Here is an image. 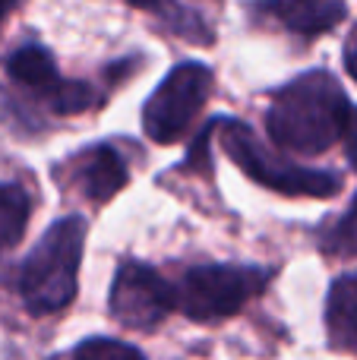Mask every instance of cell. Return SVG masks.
I'll return each mask as SVG.
<instances>
[{
  "mask_svg": "<svg viewBox=\"0 0 357 360\" xmlns=\"http://www.w3.org/2000/svg\"><path fill=\"white\" fill-rule=\"evenodd\" d=\"M351 111L339 79L326 70H313L278 89L266 114V127L272 143L282 149L320 155L345 139Z\"/></svg>",
  "mask_w": 357,
  "mask_h": 360,
  "instance_id": "6da1fadb",
  "label": "cell"
},
{
  "mask_svg": "<svg viewBox=\"0 0 357 360\" xmlns=\"http://www.w3.org/2000/svg\"><path fill=\"white\" fill-rule=\"evenodd\" d=\"M82 247H86V221L79 215L54 221L32 247L16 278L19 297L32 316L60 313L73 304L79 291Z\"/></svg>",
  "mask_w": 357,
  "mask_h": 360,
  "instance_id": "7a4b0ae2",
  "label": "cell"
},
{
  "mask_svg": "<svg viewBox=\"0 0 357 360\" xmlns=\"http://www.w3.org/2000/svg\"><path fill=\"white\" fill-rule=\"evenodd\" d=\"M221 146H225L228 158L238 165L250 180H257L266 190H275L282 196H313L326 199L342 190V177L332 171H313L301 168V165L288 162L282 155H272L259 136L240 120H228L221 127Z\"/></svg>",
  "mask_w": 357,
  "mask_h": 360,
  "instance_id": "3957f363",
  "label": "cell"
},
{
  "mask_svg": "<svg viewBox=\"0 0 357 360\" xmlns=\"http://www.w3.org/2000/svg\"><path fill=\"white\" fill-rule=\"evenodd\" d=\"M269 278L272 272L259 266H228V262L193 266L174 285L177 310L193 323H212V319L234 316L257 294H263Z\"/></svg>",
  "mask_w": 357,
  "mask_h": 360,
  "instance_id": "277c9868",
  "label": "cell"
},
{
  "mask_svg": "<svg viewBox=\"0 0 357 360\" xmlns=\"http://www.w3.org/2000/svg\"><path fill=\"white\" fill-rule=\"evenodd\" d=\"M212 70L202 63H177L143 108L145 136L158 146L177 143L196 120V114L206 108L209 95H212Z\"/></svg>",
  "mask_w": 357,
  "mask_h": 360,
  "instance_id": "5b68a950",
  "label": "cell"
},
{
  "mask_svg": "<svg viewBox=\"0 0 357 360\" xmlns=\"http://www.w3.org/2000/svg\"><path fill=\"white\" fill-rule=\"evenodd\" d=\"M108 307H111V316L120 326L149 332L171 310H177V294H174V285L168 278H162L152 266L124 262L117 269V275H114Z\"/></svg>",
  "mask_w": 357,
  "mask_h": 360,
  "instance_id": "8992f818",
  "label": "cell"
},
{
  "mask_svg": "<svg viewBox=\"0 0 357 360\" xmlns=\"http://www.w3.org/2000/svg\"><path fill=\"white\" fill-rule=\"evenodd\" d=\"M63 177L89 202H111L126 186L130 171H126L117 149H111V146H89L86 152L70 158Z\"/></svg>",
  "mask_w": 357,
  "mask_h": 360,
  "instance_id": "52a82bcc",
  "label": "cell"
},
{
  "mask_svg": "<svg viewBox=\"0 0 357 360\" xmlns=\"http://www.w3.org/2000/svg\"><path fill=\"white\" fill-rule=\"evenodd\" d=\"M253 13L275 19L297 35H320L335 29L348 10L342 0H257Z\"/></svg>",
  "mask_w": 357,
  "mask_h": 360,
  "instance_id": "ba28073f",
  "label": "cell"
},
{
  "mask_svg": "<svg viewBox=\"0 0 357 360\" xmlns=\"http://www.w3.org/2000/svg\"><path fill=\"white\" fill-rule=\"evenodd\" d=\"M6 73H10L13 82H19L22 89L35 92L41 101H48L51 111H54L57 98L67 89V79L57 73L54 57L44 48H38V44H22V48L13 51L6 57Z\"/></svg>",
  "mask_w": 357,
  "mask_h": 360,
  "instance_id": "9c48e42d",
  "label": "cell"
},
{
  "mask_svg": "<svg viewBox=\"0 0 357 360\" xmlns=\"http://www.w3.org/2000/svg\"><path fill=\"white\" fill-rule=\"evenodd\" d=\"M326 329L332 348L357 357V272L335 278L326 300Z\"/></svg>",
  "mask_w": 357,
  "mask_h": 360,
  "instance_id": "30bf717a",
  "label": "cell"
},
{
  "mask_svg": "<svg viewBox=\"0 0 357 360\" xmlns=\"http://www.w3.org/2000/svg\"><path fill=\"white\" fill-rule=\"evenodd\" d=\"M126 4L136 6V10L155 13L171 32H177V35L187 38V41H196V44L212 41V32H209L206 19L196 16L193 10H187V6L177 4V0H126Z\"/></svg>",
  "mask_w": 357,
  "mask_h": 360,
  "instance_id": "8fae6325",
  "label": "cell"
},
{
  "mask_svg": "<svg viewBox=\"0 0 357 360\" xmlns=\"http://www.w3.org/2000/svg\"><path fill=\"white\" fill-rule=\"evenodd\" d=\"M32 199L19 184H0V256L13 250L25 234Z\"/></svg>",
  "mask_w": 357,
  "mask_h": 360,
  "instance_id": "7c38bea8",
  "label": "cell"
},
{
  "mask_svg": "<svg viewBox=\"0 0 357 360\" xmlns=\"http://www.w3.org/2000/svg\"><path fill=\"white\" fill-rule=\"evenodd\" d=\"M320 247H323V253L342 256V259L357 256V196H354L351 209H348L339 221H332L326 231H323Z\"/></svg>",
  "mask_w": 357,
  "mask_h": 360,
  "instance_id": "4fadbf2b",
  "label": "cell"
},
{
  "mask_svg": "<svg viewBox=\"0 0 357 360\" xmlns=\"http://www.w3.org/2000/svg\"><path fill=\"white\" fill-rule=\"evenodd\" d=\"M73 360H145V354L117 338H86L73 351Z\"/></svg>",
  "mask_w": 357,
  "mask_h": 360,
  "instance_id": "5bb4252c",
  "label": "cell"
},
{
  "mask_svg": "<svg viewBox=\"0 0 357 360\" xmlns=\"http://www.w3.org/2000/svg\"><path fill=\"white\" fill-rule=\"evenodd\" d=\"M345 146H348V162H351V165H354V171H357V108L351 111V120H348Z\"/></svg>",
  "mask_w": 357,
  "mask_h": 360,
  "instance_id": "9a60e30c",
  "label": "cell"
},
{
  "mask_svg": "<svg viewBox=\"0 0 357 360\" xmlns=\"http://www.w3.org/2000/svg\"><path fill=\"white\" fill-rule=\"evenodd\" d=\"M345 67H348V73H351V79L357 82V29L345 41Z\"/></svg>",
  "mask_w": 357,
  "mask_h": 360,
  "instance_id": "2e32d148",
  "label": "cell"
},
{
  "mask_svg": "<svg viewBox=\"0 0 357 360\" xmlns=\"http://www.w3.org/2000/svg\"><path fill=\"white\" fill-rule=\"evenodd\" d=\"M19 0H0V25H4V19L13 13V6H16Z\"/></svg>",
  "mask_w": 357,
  "mask_h": 360,
  "instance_id": "e0dca14e",
  "label": "cell"
}]
</instances>
